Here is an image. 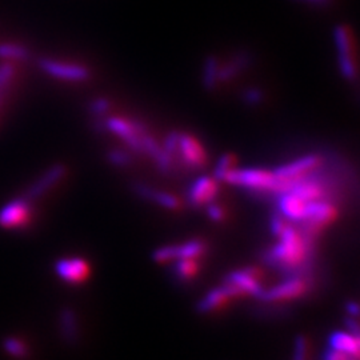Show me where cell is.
<instances>
[{
  "mask_svg": "<svg viewBox=\"0 0 360 360\" xmlns=\"http://www.w3.org/2000/svg\"><path fill=\"white\" fill-rule=\"evenodd\" d=\"M279 243L267 254V262L282 271L307 269L314 255V239L300 233L290 223L278 236Z\"/></svg>",
  "mask_w": 360,
  "mask_h": 360,
  "instance_id": "6da1fadb",
  "label": "cell"
},
{
  "mask_svg": "<svg viewBox=\"0 0 360 360\" xmlns=\"http://www.w3.org/2000/svg\"><path fill=\"white\" fill-rule=\"evenodd\" d=\"M223 181L230 183L232 186L243 187L252 191H274L276 190L279 180L275 178L272 171L260 169V168H233Z\"/></svg>",
  "mask_w": 360,
  "mask_h": 360,
  "instance_id": "7a4b0ae2",
  "label": "cell"
},
{
  "mask_svg": "<svg viewBox=\"0 0 360 360\" xmlns=\"http://www.w3.org/2000/svg\"><path fill=\"white\" fill-rule=\"evenodd\" d=\"M321 162L322 160L318 155L309 154L304 155V156L296 159L291 163H287V165L275 168L272 172H274L275 178L279 180V184H278L275 193H285L288 190V184L291 181L309 175L311 171H314L315 168L321 165Z\"/></svg>",
  "mask_w": 360,
  "mask_h": 360,
  "instance_id": "3957f363",
  "label": "cell"
},
{
  "mask_svg": "<svg viewBox=\"0 0 360 360\" xmlns=\"http://www.w3.org/2000/svg\"><path fill=\"white\" fill-rule=\"evenodd\" d=\"M104 127L126 143L129 150L142 154L143 135L147 132L143 123L127 120L119 116H111L105 120Z\"/></svg>",
  "mask_w": 360,
  "mask_h": 360,
  "instance_id": "277c9868",
  "label": "cell"
},
{
  "mask_svg": "<svg viewBox=\"0 0 360 360\" xmlns=\"http://www.w3.org/2000/svg\"><path fill=\"white\" fill-rule=\"evenodd\" d=\"M334 40L338 50V60L343 77L348 80H355L356 77V63L354 53V39L351 30L347 26L339 25L334 28Z\"/></svg>",
  "mask_w": 360,
  "mask_h": 360,
  "instance_id": "5b68a950",
  "label": "cell"
},
{
  "mask_svg": "<svg viewBox=\"0 0 360 360\" xmlns=\"http://www.w3.org/2000/svg\"><path fill=\"white\" fill-rule=\"evenodd\" d=\"M31 217V200L26 196L16 198L0 208V227L7 230L23 229L30 224Z\"/></svg>",
  "mask_w": 360,
  "mask_h": 360,
  "instance_id": "8992f818",
  "label": "cell"
},
{
  "mask_svg": "<svg viewBox=\"0 0 360 360\" xmlns=\"http://www.w3.org/2000/svg\"><path fill=\"white\" fill-rule=\"evenodd\" d=\"M39 68L44 74L55 77V79H59V80H65V82L80 83V82L89 80L91 77L90 70L84 65L60 62V60H55L50 58H41L39 60Z\"/></svg>",
  "mask_w": 360,
  "mask_h": 360,
  "instance_id": "52a82bcc",
  "label": "cell"
},
{
  "mask_svg": "<svg viewBox=\"0 0 360 360\" xmlns=\"http://www.w3.org/2000/svg\"><path fill=\"white\" fill-rule=\"evenodd\" d=\"M207 247L205 242L199 239L188 240L180 245H171L156 248L153 252V259L156 263L176 262L180 259H199L205 252Z\"/></svg>",
  "mask_w": 360,
  "mask_h": 360,
  "instance_id": "ba28073f",
  "label": "cell"
},
{
  "mask_svg": "<svg viewBox=\"0 0 360 360\" xmlns=\"http://www.w3.org/2000/svg\"><path fill=\"white\" fill-rule=\"evenodd\" d=\"M309 290V282L306 278L292 276L269 291H264L260 297L266 302H288L306 295Z\"/></svg>",
  "mask_w": 360,
  "mask_h": 360,
  "instance_id": "9c48e42d",
  "label": "cell"
},
{
  "mask_svg": "<svg viewBox=\"0 0 360 360\" xmlns=\"http://www.w3.org/2000/svg\"><path fill=\"white\" fill-rule=\"evenodd\" d=\"M224 283L230 284L235 290H238L242 296L260 297L264 292V288L260 283V274L252 269L232 271L226 276Z\"/></svg>",
  "mask_w": 360,
  "mask_h": 360,
  "instance_id": "30bf717a",
  "label": "cell"
},
{
  "mask_svg": "<svg viewBox=\"0 0 360 360\" xmlns=\"http://www.w3.org/2000/svg\"><path fill=\"white\" fill-rule=\"evenodd\" d=\"M180 159L188 166V167L199 169L207 165L206 150L203 144L199 142L196 138H193L190 134L179 132V144H178V153Z\"/></svg>",
  "mask_w": 360,
  "mask_h": 360,
  "instance_id": "8fae6325",
  "label": "cell"
},
{
  "mask_svg": "<svg viewBox=\"0 0 360 360\" xmlns=\"http://www.w3.org/2000/svg\"><path fill=\"white\" fill-rule=\"evenodd\" d=\"M55 272L67 283H83L90 275V266L82 257H62L55 263Z\"/></svg>",
  "mask_w": 360,
  "mask_h": 360,
  "instance_id": "7c38bea8",
  "label": "cell"
},
{
  "mask_svg": "<svg viewBox=\"0 0 360 360\" xmlns=\"http://www.w3.org/2000/svg\"><path fill=\"white\" fill-rule=\"evenodd\" d=\"M219 191V180L214 176H200L191 184L187 198L191 206H207L217 199Z\"/></svg>",
  "mask_w": 360,
  "mask_h": 360,
  "instance_id": "4fadbf2b",
  "label": "cell"
},
{
  "mask_svg": "<svg viewBox=\"0 0 360 360\" xmlns=\"http://www.w3.org/2000/svg\"><path fill=\"white\" fill-rule=\"evenodd\" d=\"M65 174H67V168L65 165H60V163L53 165L51 167L47 168L43 172V175L39 176L38 179L31 184L25 196L28 200L38 199L53 188L60 180L65 178Z\"/></svg>",
  "mask_w": 360,
  "mask_h": 360,
  "instance_id": "5bb4252c",
  "label": "cell"
},
{
  "mask_svg": "<svg viewBox=\"0 0 360 360\" xmlns=\"http://www.w3.org/2000/svg\"><path fill=\"white\" fill-rule=\"evenodd\" d=\"M240 294L238 290H235L230 284L224 283L220 287L212 288L208 291L203 299L199 302V311L200 312H212L223 309L231 299L239 297Z\"/></svg>",
  "mask_w": 360,
  "mask_h": 360,
  "instance_id": "9a60e30c",
  "label": "cell"
},
{
  "mask_svg": "<svg viewBox=\"0 0 360 360\" xmlns=\"http://www.w3.org/2000/svg\"><path fill=\"white\" fill-rule=\"evenodd\" d=\"M278 199V207L281 211V215L285 220L295 221V223H303L307 215V202L302 200L299 196L291 191L279 193Z\"/></svg>",
  "mask_w": 360,
  "mask_h": 360,
  "instance_id": "2e32d148",
  "label": "cell"
},
{
  "mask_svg": "<svg viewBox=\"0 0 360 360\" xmlns=\"http://www.w3.org/2000/svg\"><path fill=\"white\" fill-rule=\"evenodd\" d=\"M136 193H139L142 198L154 202L156 205H159L163 208L167 210H179L180 200L174 195V193H167V191H162V190H156L153 187L144 186V184H138L136 186Z\"/></svg>",
  "mask_w": 360,
  "mask_h": 360,
  "instance_id": "e0dca14e",
  "label": "cell"
},
{
  "mask_svg": "<svg viewBox=\"0 0 360 360\" xmlns=\"http://www.w3.org/2000/svg\"><path fill=\"white\" fill-rule=\"evenodd\" d=\"M251 63V56L250 53L242 51L236 53L229 63L224 65H220L219 70V83L221 82H229L233 77H238L245 68H247Z\"/></svg>",
  "mask_w": 360,
  "mask_h": 360,
  "instance_id": "ac0fdd59",
  "label": "cell"
},
{
  "mask_svg": "<svg viewBox=\"0 0 360 360\" xmlns=\"http://www.w3.org/2000/svg\"><path fill=\"white\" fill-rule=\"evenodd\" d=\"M330 347L346 352L348 355L359 356V339L356 335L348 333H335L330 336Z\"/></svg>",
  "mask_w": 360,
  "mask_h": 360,
  "instance_id": "d6986e66",
  "label": "cell"
},
{
  "mask_svg": "<svg viewBox=\"0 0 360 360\" xmlns=\"http://www.w3.org/2000/svg\"><path fill=\"white\" fill-rule=\"evenodd\" d=\"M31 56V52L27 49L26 46L19 44V43H0V59L6 62H27Z\"/></svg>",
  "mask_w": 360,
  "mask_h": 360,
  "instance_id": "ffe728a7",
  "label": "cell"
},
{
  "mask_svg": "<svg viewBox=\"0 0 360 360\" xmlns=\"http://www.w3.org/2000/svg\"><path fill=\"white\" fill-rule=\"evenodd\" d=\"M220 62L217 56H208L203 65V86L207 90H215L219 84Z\"/></svg>",
  "mask_w": 360,
  "mask_h": 360,
  "instance_id": "44dd1931",
  "label": "cell"
},
{
  "mask_svg": "<svg viewBox=\"0 0 360 360\" xmlns=\"http://www.w3.org/2000/svg\"><path fill=\"white\" fill-rule=\"evenodd\" d=\"M62 333L68 342H75L79 330H77V321L72 309H65L62 311Z\"/></svg>",
  "mask_w": 360,
  "mask_h": 360,
  "instance_id": "7402d4cb",
  "label": "cell"
},
{
  "mask_svg": "<svg viewBox=\"0 0 360 360\" xmlns=\"http://www.w3.org/2000/svg\"><path fill=\"white\" fill-rule=\"evenodd\" d=\"M199 271V264L196 259H180L175 262L174 272L180 281H188L193 278Z\"/></svg>",
  "mask_w": 360,
  "mask_h": 360,
  "instance_id": "603a6c76",
  "label": "cell"
},
{
  "mask_svg": "<svg viewBox=\"0 0 360 360\" xmlns=\"http://www.w3.org/2000/svg\"><path fill=\"white\" fill-rule=\"evenodd\" d=\"M233 168H236V158L232 154H224L217 163V167L214 171V178L221 181Z\"/></svg>",
  "mask_w": 360,
  "mask_h": 360,
  "instance_id": "cb8c5ba5",
  "label": "cell"
},
{
  "mask_svg": "<svg viewBox=\"0 0 360 360\" xmlns=\"http://www.w3.org/2000/svg\"><path fill=\"white\" fill-rule=\"evenodd\" d=\"M3 347L4 349L13 356V358H18V359H23L27 356V348L25 346L23 342H20L19 339L16 338H8L4 340L3 343Z\"/></svg>",
  "mask_w": 360,
  "mask_h": 360,
  "instance_id": "d4e9b609",
  "label": "cell"
},
{
  "mask_svg": "<svg viewBox=\"0 0 360 360\" xmlns=\"http://www.w3.org/2000/svg\"><path fill=\"white\" fill-rule=\"evenodd\" d=\"M107 158H108L110 163L114 165L115 167H127V166H129V163H131V155L129 153H126V151H123V150H119V148L111 150L108 155H107Z\"/></svg>",
  "mask_w": 360,
  "mask_h": 360,
  "instance_id": "484cf974",
  "label": "cell"
},
{
  "mask_svg": "<svg viewBox=\"0 0 360 360\" xmlns=\"http://www.w3.org/2000/svg\"><path fill=\"white\" fill-rule=\"evenodd\" d=\"M242 99H243L245 104H248L251 107H255V105L263 103L264 94H263V91L257 89V87H250L243 92Z\"/></svg>",
  "mask_w": 360,
  "mask_h": 360,
  "instance_id": "4316f807",
  "label": "cell"
},
{
  "mask_svg": "<svg viewBox=\"0 0 360 360\" xmlns=\"http://www.w3.org/2000/svg\"><path fill=\"white\" fill-rule=\"evenodd\" d=\"M15 74H16V68L11 62H6L0 65V91L7 87V84L13 80Z\"/></svg>",
  "mask_w": 360,
  "mask_h": 360,
  "instance_id": "83f0119b",
  "label": "cell"
},
{
  "mask_svg": "<svg viewBox=\"0 0 360 360\" xmlns=\"http://www.w3.org/2000/svg\"><path fill=\"white\" fill-rule=\"evenodd\" d=\"M111 108V103L105 98H98L90 104L91 114H94L98 117H103Z\"/></svg>",
  "mask_w": 360,
  "mask_h": 360,
  "instance_id": "f1b7e54d",
  "label": "cell"
},
{
  "mask_svg": "<svg viewBox=\"0 0 360 360\" xmlns=\"http://www.w3.org/2000/svg\"><path fill=\"white\" fill-rule=\"evenodd\" d=\"M292 360H309V340L304 336H297L295 352Z\"/></svg>",
  "mask_w": 360,
  "mask_h": 360,
  "instance_id": "f546056e",
  "label": "cell"
},
{
  "mask_svg": "<svg viewBox=\"0 0 360 360\" xmlns=\"http://www.w3.org/2000/svg\"><path fill=\"white\" fill-rule=\"evenodd\" d=\"M287 224H288V221L281 214H274L271 217L270 230L275 236H279L283 232Z\"/></svg>",
  "mask_w": 360,
  "mask_h": 360,
  "instance_id": "4dcf8cb0",
  "label": "cell"
},
{
  "mask_svg": "<svg viewBox=\"0 0 360 360\" xmlns=\"http://www.w3.org/2000/svg\"><path fill=\"white\" fill-rule=\"evenodd\" d=\"M207 214H208V217L211 220H214V221H221L224 217H226V212H224V210L221 208V207L219 206V205H215L214 202L212 203H210V205H207Z\"/></svg>",
  "mask_w": 360,
  "mask_h": 360,
  "instance_id": "1f68e13d",
  "label": "cell"
},
{
  "mask_svg": "<svg viewBox=\"0 0 360 360\" xmlns=\"http://www.w3.org/2000/svg\"><path fill=\"white\" fill-rule=\"evenodd\" d=\"M323 360H358V358H354L351 355H348L346 352L338 351L335 348H330L326 354Z\"/></svg>",
  "mask_w": 360,
  "mask_h": 360,
  "instance_id": "d6a6232c",
  "label": "cell"
},
{
  "mask_svg": "<svg viewBox=\"0 0 360 360\" xmlns=\"http://www.w3.org/2000/svg\"><path fill=\"white\" fill-rule=\"evenodd\" d=\"M297 3H304V4H309V6H315V7H328L333 0H294Z\"/></svg>",
  "mask_w": 360,
  "mask_h": 360,
  "instance_id": "836d02e7",
  "label": "cell"
},
{
  "mask_svg": "<svg viewBox=\"0 0 360 360\" xmlns=\"http://www.w3.org/2000/svg\"><path fill=\"white\" fill-rule=\"evenodd\" d=\"M348 311H349V314L351 315H354V316H356L358 315V311H359V307H358V304L356 303H354V302H349V304H348Z\"/></svg>",
  "mask_w": 360,
  "mask_h": 360,
  "instance_id": "e575fe53",
  "label": "cell"
}]
</instances>
